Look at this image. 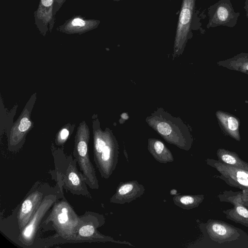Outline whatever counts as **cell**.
<instances>
[{"mask_svg":"<svg viewBox=\"0 0 248 248\" xmlns=\"http://www.w3.org/2000/svg\"><path fill=\"white\" fill-rule=\"evenodd\" d=\"M145 190L144 186L136 180L121 182L110 199V202L120 204L129 203L140 197Z\"/></svg>","mask_w":248,"mask_h":248,"instance_id":"4fadbf2b","label":"cell"},{"mask_svg":"<svg viewBox=\"0 0 248 248\" xmlns=\"http://www.w3.org/2000/svg\"><path fill=\"white\" fill-rule=\"evenodd\" d=\"M246 7H247L246 9H247V13H248V0H247Z\"/></svg>","mask_w":248,"mask_h":248,"instance_id":"cb8c5ba5","label":"cell"},{"mask_svg":"<svg viewBox=\"0 0 248 248\" xmlns=\"http://www.w3.org/2000/svg\"><path fill=\"white\" fill-rule=\"evenodd\" d=\"M105 222V217L102 215L93 212L85 213L81 216V222L77 232L75 243L109 242L133 246L128 242L115 240L100 233L97 229L103 225Z\"/></svg>","mask_w":248,"mask_h":248,"instance_id":"8992f818","label":"cell"},{"mask_svg":"<svg viewBox=\"0 0 248 248\" xmlns=\"http://www.w3.org/2000/svg\"><path fill=\"white\" fill-rule=\"evenodd\" d=\"M60 191L54 190L43 199L33 217L19 232L18 240L20 244L29 247L34 244L40 225L47 212L59 199Z\"/></svg>","mask_w":248,"mask_h":248,"instance_id":"ba28073f","label":"cell"},{"mask_svg":"<svg viewBox=\"0 0 248 248\" xmlns=\"http://www.w3.org/2000/svg\"><path fill=\"white\" fill-rule=\"evenodd\" d=\"M204 195H179L172 198L174 203L177 206L186 210H190L198 207L204 200Z\"/></svg>","mask_w":248,"mask_h":248,"instance_id":"d6986e66","label":"cell"},{"mask_svg":"<svg viewBox=\"0 0 248 248\" xmlns=\"http://www.w3.org/2000/svg\"><path fill=\"white\" fill-rule=\"evenodd\" d=\"M246 172H247V175H248V171H246Z\"/></svg>","mask_w":248,"mask_h":248,"instance_id":"484cf974","label":"cell"},{"mask_svg":"<svg viewBox=\"0 0 248 248\" xmlns=\"http://www.w3.org/2000/svg\"><path fill=\"white\" fill-rule=\"evenodd\" d=\"M217 65L248 75V53H242L230 59L219 61Z\"/></svg>","mask_w":248,"mask_h":248,"instance_id":"ac0fdd59","label":"cell"},{"mask_svg":"<svg viewBox=\"0 0 248 248\" xmlns=\"http://www.w3.org/2000/svg\"><path fill=\"white\" fill-rule=\"evenodd\" d=\"M72 24L73 26H84L85 24V22L79 18H76L72 21Z\"/></svg>","mask_w":248,"mask_h":248,"instance_id":"44dd1931","label":"cell"},{"mask_svg":"<svg viewBox=\"0 0 248 248\" xmlns=\"http://www.w3.org/2000/svg\"><path fill=\"white\" fill-rule=\"evenodd\" d=\"M206 229L209 237L219 244L236 240L240 236L237 228L222 220H208Z\"/></svg>","mask_w":248,"mask_h":248,"instance_id":"7c38bea8","label":"cell"},{"mask_svg":"<svg viewBox=\"0 0 248 248\" xmlns=\"http://www.w3.org/2000/svg\"><path fill=\"white\" fill-rule=\"evenodd\" d=\"M93 149V160L101 177L109 178L118 163L119 153L118 141L111 130H94Z\"/></svg>","mask_w":248,"mask_h":248,"instance_id":"3957f363","label":"cell"},{"mask_svg":"<svg viewBox=\"0 0 248 248\" xmlns=\"http://www.w3.org/2000/svg\"><path fill=\"white\" fill-rule=\"evenodd\" d=\"M69 135V132L67 129L64 128L62 129L57 135L55 143L56 145L62 146L64 144L67 140Z\"/></svg>","mask_w":248,"mask_h":248,"instance_id":"ffe728a7","label":"cell"},{"mask_svg":"<svg viewBox=\"0 0 248 248\" xmlns=\"http://www.w3.org/2000/svg\"><path fill=\"white\" fill-rule=\"evenodd\" d=\"M42 2L44 6H49L52 4L53 0H42Z\"/></svg>","mask_w":248,"mask_h":248,"instance_id":"603a6c76","label":"cell"},{"mask_svg":"<svg viewBox=\"0 0 248 248\" xmlns=\"http://www.w3.org/2000/svg\"><path fill=\"white\" fill-rule=\"evenodd\" d=\"M218 160L224 164L248 171V163L243 160L235 152L220 148L217 151Z\"/></svg>","mask_w":248,"mask_h":248,"instance_id":"e0dca14e","label":"cell"},{"mask_svg":"<svg viewBox=\"0 0 248 248\" xmlns=\"http://www.w3.org/2000/svg\"><path fill=\"white\" fill-rule=\"evenodd\" d=\"M61 158L54 157L56 169L59 173L58 179L62 186L74 195L91 199L83 174L77 169L76 159L71 156Z\"/></svg>","mask_w":248,"mask_h":248,"instance_id":"277c9868","label":"cell"},{"mask_svg":"<svg viewBox=\"0 0 248 248\" xmlns=\"http://www.w3.org/2000/svg\"><path fill=\"white\" fill-rule=\"evenodd\" d=\"M145 121L167 142L186 151L191 148L192 136L188 126L180 118L160 108L147 116Z\"/></svg>","mask_w":248,"mask_h":248,"instance_id":"6da1fadb","label":"cell"},{"mask_svg":"<svg viewBox=\"0 0 248 248\" xmlns=\"http://www.w3.org/2000/svg\"><path fill=\"white\" fill-rule=\"evenodd\" d=\"M148 150L154 158L160 163L173 162L174 158L170 150L160 140L150 138L148 140Z\"/></svg>","mask_w":248,"mask_h":248,"instance_id":"2e32d148","label":"cell"},{"mask_svg":"<svg viewBox=\"0 0 248 248\" xmlns=\"http://www.w3.org/2000/svg\"><path fill=\"white\" fill-rule=\"evenodd\" d=\"M243 201V200H242ZM243 204L248 207V202L243 201Z\"/></svg>","mask_w":248,"mask_h":248,"instance_id":"d4e9b609","label":"cell"},{"mask_svg":"<svg viewBox=\"0 0 248 248\" xmlns=\"http://www.w3.org/2000/svg\"><path fill=\"white\" fill-rule=\"evenodd\" d=\"M242 191L234 192L225 191L218 195L222 202L233 204V208L223 211L226 217L234 222L248 227V207L243 204Z\"/></svg>","mask_w":248,"mask_h":248,"instance_id":"30bf717a","label":"cell"},{"mask_svg":"<svg viewBox=\"0 0 248 248\" xmlns=\"http://www.w3.org/2000/svg\"><path fill=\"white\" fill-rule=\"evenodd\" d=\"M47 184L36 182L20 203L17 212L16 219L19 232L30 221L41 204L44 198L51 192Z\"/></svg>","mask_w":248,"mask_h":248,"instance_id":"52a82bcc","label":"cell"},{"mask_svg":"<svg viewBox=\"0 0 248 248\" xmlns=\"http://www.w3.org/2000/svg\"><path fill=\"white\" fill-rule=\"evenodd\" d=\"M242 199L243 201L248 202V193L244 192L243 191H242Z\"/></svg>","mask_w":248,"mask_h":248,"instance_id":"7402d4cb","label":"cell"},{"mask_svg":"<svg viewBox=\"0 0 248 248\" xmlns=\"http://www.w3.org/2000/svg\"><path fill=\"white\" fill-rule=\"evenodd\" d=\"M207 165L216 169L228 184L242 190L248 189V176L246 170L223 163L219 160L208 158Z\"/></svg>","mask_w":248,"mask_h":248,"instance_id":"8fae6325","label":"cell"},{"mask_svg":"<svg viewBox=\"0 0 248 248\" xmlns=\"http://www.w3.org/2000/svg\"><path fill=\"white\" fill-rule=\"evenodd\" d=\"M196 0H183L177 23L173 56L181 55L188 39Z\"/></svg>","mask_w":248,"mask_h":248,"instance_id":"9c48e42d","label":"cell"},{"mask_svg":"<svg viewBox=\"0 0 248 248\" xmlns=\"http://www.w3.org/2000/svg\"><path fill=\"white\" fill-rule=\"evenodd\" d=\"M236 14L234 13L229 0H221L214 9L208 24L209 27L219 25L232 27L237 20Z\"/></svg>","mask_w":248,"mask_h":248,"instance_id":"5bb4252c","label":"cell"},{"mask_svg":"<svg viewBox=\"0 0 248 248\" xmlns=\"http://www.w3.org/2000/svg\"><path fill=\"white\" fill-rule=\"evenodd\" d=\"M89 128L86 124L83 123L78 128L75 137L73 155L88 186L92 189L97 190L99 189L98 181L89 154Z\"/></svg>","mask_w":248,"mask_h":248,"instance_id":"5b68a950","label":"cell"},{"mask_svg":"<svg viewBox=\"0 0 248 248\" xmlns=\"http://www.w3.org/2000/svg\"><path fill=\"white\" fill-rule=\"evenodd\" d=\"M217 118L225 132L234 140L240 141V122L238 119L230 113L218 110Z\"/></svg>","mask_w":248,"mask_h":248,"instance_id":"9a60e30c","label":"cell"},{"mask_svg":"<svg viewBox=\"0 0 248 248\" xmlns=\"http://www.w3.org/2000/svg\"><path fill=\"white\" fill-rule=\"evenodd\" d=\"M80 222L81 216L78 215L62 195L52 206L41 226L46 230H54L57 237L66 243H75Z\"/></svg>","mask_w":248,"mask_h":248,"instance_id":"7a4b0ae2","label":"cell"}]
</instances>
